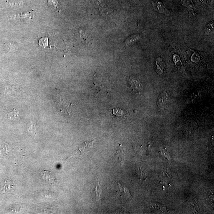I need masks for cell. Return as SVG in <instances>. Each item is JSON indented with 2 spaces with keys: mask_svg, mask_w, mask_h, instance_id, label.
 Wrapping results in <instances>:
<instances>
[{
  "mask_svg": "<svg viewBox=\"0 0 214 214\" xmlns=\"http://www.w3.org/2000/svg\"><path fill=\"white\" fill-rule=\"evenodd\" d=\"M94 141V140H93V141H86V142L83 143L79 147L78 150L75 152H74L72 155H70V156L69 157H71L72 156H75V155L79 152L80 153L79 155H82L83 153H85L89 152L93 147V144Z\"/></svg>",
  "mask_w": 214,
  "mask_h": 214,
  "instance_id": "1",
  "label": "cell"
},
{
  "mask_svg": "<svg viewBox=\"0 0 214 214\" xmlns=\"http://www.w3.org/2000/svg\"><path fill=\"white\" fill-rule=\"evenodd\" d=\"M40 177L43 180L46 181L49 184H53L56 183V178L50 171L46 170L40 171Z\"/></svg>",
  "mask_w": 214,
  "mask_h": 214,
  "instance_id": "2",
  "label": "cell"
},
{
  "mask_svg": "<svg viewBox=\"0 0 214 214\" xmlns=\"http://www.w3.org/2000/svg\"><path fill=\"white\" fill-rule=\"evenodd\" d=\"M102 193V189L99 182L98 184L93 189L92 192V195L97 202L100 203L101 202V194Z\"/></svg>",
  "mask_w": 214,
  "mask_h": 214,
  "instance_id": "3",
  "label": "cell"
},
{
  "mask_svg": "<svg viewBox=\"0 0 214 214\" xmlns=\"http://www.w3.org/2000/svg\"><path fill=\"white\" fill-rule=\"evenodd\" d=\"M130 80H131V86L133 90L136 91L138 93L142 92L143 87L141 83L138 80L133 77H131Z\"/></svg>",
  "mask_w": 214,
  "mask_h": 214,
  "instance_id": "4",
  "label": "cell"
},
{
  "mask_svg": "<svg viewBox=\"0 0 214 214\" xmlns=\"http://www.w3.org/2000/svg\"><path fill=\"white\" fill-rule=\"evenodd\" d=\"M140 39V35L138 34H135L131 36L126 39L125 41V45L126 46H129L134 43L138 41Z\"/></svg>",
  "mask_w": 214,
  "mask_h": 214,
  "instance_id": "5",
  "label": "cell"
},
{
  "mask_svg": "<svg viewBox=\"0 0 214 214\" xmlns=\"http://www.w3.org/2000/svg\"><path fill=\"white\" fill-rule=\"evenodd\" d=\"M118 185L119 190H117V191L118 192L119 194H120V196L122 197L123 196L125 197L126 196H127L130 199V198H132L130 193H129L128 190L126 187L121 185V184L119 183L118 184Z\"/></svg>",
  "mask_w": 214,
  "mask_h": 214,
  "instance_id": "6",
  "label": "cell"
},
{
  "mask_svg": "<svg viewBox=\"0 0 214 214\" xmlns=\"http://www.w3.org/2000/svg\"><path fill=\"white\" fill-rule=\"evenodd\" d=\"M8 117L10 120H17L19 118V111L15 109H11L8 112Z\"/></svg>",
  "mask_w": 214,
  "mask_h": 214,
  "instance_id": "7",
  "label": "cell"
},
{
  "mask_svg": "<svg viewBox=\"0 0 214 214\" xmlns=\"http://www.w3.org/2000/svg\"><path fill=\"white\" fill-rule=\"evenodd\" d=\"M121 144H119V150L117 151L116 153V156L119 158V162L120 165L123 164L124 161V155L123 150L122 149V146Z\"/></svg>",
  "mask_w": 214,
  "mask_h": 214,
  "instance_id": "8",
  "label": "cell"
},
{
  "mask_svg": "<svg viewBox=\"0 0 214 214\" xmlns=\"http://www.w3.org/2000/svg\"><path fill=\"white\" fill-rule=\"evenodd\" d=\"M167 94H163L158 98V106L160 107L164 106L167 103Z\"/></svg>",
  "mask_w": 214,
  "mask_h": 214,
  "instance_id": "9",
  "label": "cell"
},
{
  "mask_svg": "<svg viewBox=\"0 0 214 214\" xmlns=\"http://www.w3.org/2000/svg\"><path fill=\"white\" fill-rule=\"evenodd\" d=\"M156 64L157 66V72L159 74H162L163 71V66L162 63V59L159 58L156 60Z\"/></svg>",
  "mask_w": 214,
  "mask_h": 214,
  "instance_id": "10",
  "label": "cell"
},
{
  "mask_svg": "<svg viewBox=\"0 0 214 214\" xmlns=\"http://www.w3.org/2000/svg\"><path fill=\"white\" fill-rule=\"evenodd\" d=\"M112 114L118 117H123L124 114L123 111L119 107H114L112 109Z\"/></svg>",
  "mask_w": 214,
  "mask_h": 214,
  "instance_id": "11",
  "label": "cell"
},
{
  "mask_svg": "<svg viewBox=\"0 0 214 214\" xmlns=\"http://www.w3.org/2000/svg\"><path fill=\"white\" fill-rule=\"evenodd\" d=\"M28 131L29 133L32 136H35L36 135V130L35 125L31 121V124H29L28 126Z\"/></svg>",
  "mask_w": 214,
  "mask_h": 214,
  "instance_id": "12",
  "label": "cell"
},
{
  "mask_svg": "<svg viewBox=\"0 0 214 214\" xmlns=\"http://www.w3.org/2000/svg\"><path fill=\"white\" fill-rule=\"evenodd\" d=\"M39 45L40 46L45 47L48 46L49 45V41L47 38H42L39 39Z\"/></svg>",
  "mask_w": 214,
  "mask_h": 214,
  "instance_id": "13",
  "label": "cell"
},
{
  "mask_svg": "<svg viewBox=\"0 0 214 214\" xmlns=\"http://www.w3.org/2000/svg\"><path fill=\"white\" fill-rule=\"evenodd\" d=\"M5 185L6 187L4 188L5 189V190L7 191L11 190L12 188L14 187L13 182L11 180H7Z\"/></svg>",
  "mask_w": 214,
  "mask_h": 214,
  "instance_id": "14",
  "label": "cell"
},
{
  "mask_svg": "<svg viewBox=\"0 0 214 214\" xmlns=\"http://www.w3.org/2000/svg\"><path fill=\"white\" fill-rule=\"evenodd\" d=\"M131 1H133V2H135V3H137V2H138L139 0H131Z\"/></svg>",
  "mask_w": 214,
  "mask_h": 214,
  "instance_id": "15",
  "label": "cell"
}]
</instances>
